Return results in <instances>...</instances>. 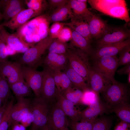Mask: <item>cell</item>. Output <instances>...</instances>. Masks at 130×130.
I'll return each instance as SVG.
<instances>
[{
	"mask_svg": "<svg viewBox=\"0 0 130 130\" xmlns=\"http://www.w3.org/2000/svg\"><path fill=\"white\" fill-rule=\"evenodd\" d=\"M91 7L104 14L129 22L130 18L126 2L124 0H89Z\"/></svg>",
	"mask_w": 130,
	"mask_h": 130,
	"instance_id": "obj_2",
	"label": "cell"
},
{
	"mask_svg": "<svg viewBox=\"0 0 130 130\" xmlns=\"http://www.w3.org/2000/svg\"><path fill=\"white\" fill-rule=\"evenodd\" d=\"M65 54L71 67L82 77L88 84L90 72L92 68L89 55L70 45Z\"/></svg>",
	"mask_w": 130,
	"mask_h": 130,
	"instance_id": "obj_3",
	"label": "cell"
},
{
	"mask_svg": "<svg viewBox=\"0 0 130 130\" xmlns=\"http://www.w3.org/2000/svg\"><path fill=\"white\" fill-rule=\"evenodd\" d=\"M7 104L3 105L2 107L0 109V124L5 110Z\"/></svg>",
	"mask_w": 130,
	"mask_h": 130,
	"instance_id": "obj_49",
	"label": "cell"
},
{
	"mask_svg": "<svg viewBox=\"0 0 130 130\" xmlns=\"http://www.w3.org/2000/svg\"><path fill=\"white\" fill-rule=\"evenodd\" d=\"M128 81L129 84L130 83V73L128 75Z\"/></svg>",
	"mask_w": 130,
	"mask_h": 130,
	"instance_id": "obj_51",
	"label": "cell"
},
{
	"mask_svg": "<svg viewBox=\"0 0 130 130\" xmlns=\"http://www.w3.org/2000/svg\"><path fill=\"white\" fill-rule=\"evenodd\" d=\"M92 68L108 77L112 82L115 80L114 76L118 66L116 56H104L93 59Z\"/></svg>",
	"mask_w": 130,
	"mask_h": 130,
	"instance_id": "obj_8",
	"label": "cell"
},
{
	"mask_svg": "<svg viewBox=\"0 0 130 130\" xmlns=\"http://www.w3.org/2000/svg\"><path fill=\"white\" fill-rule=\"evenodd\" d=\"M48 5L51 10L53 11L56 9L67 4L68 0H48Z\"/></svg>",
	"mask_w": 130,
	"mask_h": 130,
	"instance_id": "obj_42",
	"label": "cell"
},
{
	"mask_svg": "<svg viewBox=\"0 0 130 130\" xmlns=\"http://www.w3.org/2000/svg\"><path fill=\"white\" fill-rule=\"evenodd\" d=\"M32 114L30 110L28 113L22 118L20 122L21 124L26 127L32 123Z\"/></svg>",
	"mask_w": 130,
	"mask_h": 130,
	"instance_id": "obj_45",
	"label": "cell"
},
{
	"mask_svg": "<svg viewBox=\"0 0 130 130\" xmlns=\"http://www.w3.org/2000/svg\"><path fill=\"white\" fill-rule=\"evenodd\" d=\"M56 103L71 122L79 121V116L81 111L75 106L76 104L65 98L56 89L55 95Z\"/></svg>",
	"mask_w": 130,
	"mask_h": 130,
	"instance_id": "obj_16",
	"label": "cell"
},
{
	"mask_svg": "<svg viewBox=\"0 0 130 130\" xmlns=\"http://www.w3.org/2000/svg\"><path fill=\"white\" fill-rule=\"evenodd\" d=\"M65 23L60 22L53 23L49 28V36L52 39L57 38L61 30L65 26Z\"/></svg>",
	"mask_w": 130,
	"mask_h": 130,
	"instance_id": "obj_39",
	"label": "cell"
},
{
	"mask_svg": "<svg viewBox=\"0 0 130 130\" xmlns=\"http://www.w3.org/2000/svg\"><path fill=\"white\" fill-rule=\"evenodd\" d=\"M111 109V108L106 103L102 102L99 99L81 111L79 116V121L94 120L99 115H101L104 113L112 112Z\"/></svg>",
	"mask_w": 130,
	"mask_h": 130,
	"instance_id": "obj_13",
	"label": "cell"
},
{
	"mask_svg": "<svg viewBox=\"0 0 130 130\" xmlns=\"http://www.w3.org/2000/svg\"><path fill=\"white\" fill-rule=\"evenodd\" d=\"M42 130H51L48 125H46Z\"/></svg>",
	"mask_w": 130,
	"mask_h": 130,
	"instance_id": "obj_50",
	"label": "cell"
},
{
	"mask_svg": "<svg viewBox=\"0 0 130 130\" xmlns=\"http://www.w3.org/2000/svg\"><path fill=\"white\" fill-rule=\"evenodd\" d=\"M112 120L110 117L103 116L96 119L92 130H110Z\"/></svg>",
	"mask_w": 130,
	"mask_h": 130,
	"instance_id": "obj_34",
	"label": "cell"
},
{
	"mask_svg": "<svg viewBox=\"0 0 130 130\" xmlns=\"http://www.w3.org/2000/svg\"><path fill=\"white\" fill-rule=\"evenodd\" d=\"M43 71L40 97L50 104H52L55 100L57 89L53 78V71L50 68L44 66Z\"/></svg>",
	"mask_w": 130,
	"mask_h": 130,
	"instance_id": "obj_10",
	"label": "cell"
},
{
	"mask_svg": "<svg viewBox=\"0 0 130 130\" xmlns=\"http://www.w3.org/2000/svg\"><path fill=\"white\" fill-rule=\"evenodd\" d=\"M17 102L13 105L10 116L12 125L19 123L30 111L31 102L29 99L24 97L16 98Z\"/></svg>",
	"mask_w": 130,
	"mask_h": 130,
	"instance_id": "obj_17",
	"label": "cell"
},
{
	"mask_svg": "<svg viewBox=\"0 0 130 130\" xmlns=\"http://www.w3.org/2000/svg\"><path fill=\"white\" fill-rule=\"evenodd\" d=\"M83 92L82 91L73 85L61 94L65 98L77 104H80Z\"/></svg>",
	"mask_w": 130,
	"mask_h": 130,
	"instance_id": "obj_30",
	"label": "cell"
},
{
	"mask_svg": "<svg viewBox=\"0 0 130 130\" xmlns=\"http://www.w3.org/2000/svg\"><path fill=\"white\" fill-rule=\"evenodd\" d=\"M119 54L118 66L130 63V46L124 49Z\"/></svg>",
	"mask_w": 130,
	"mask_h": 130,
	"instance_id": "obj_38",
	"label": "cell"
},
{
	"mask_svg": "<svg viewBox=\"0 0 130 130\" xmlns=\"http://www.w3.org/2000/svg\"><path fill=\"white\" fill-rule=\"evenodd\" d=\"M43 63L44 66L53 71H62L65 68L68 62L65 54L48 53Z\"/></svg>",
	"mask_w": 130,
	"mask_h": 130,
	"instance_id": "obj_21",
	"label": "cell"
},
{
	"mask_svg": "<svg viewBox=\"0 0 130 130\" xmlns=\"http://www.w3.org/2000/svg\"><path fill=\"white\" fill-rule=\"evenodd\" d=\"M68 3L72 11L71 20H83L89 22L93 14L88 8L87 3L79 0H69Z\"/></svg>",
	"mask_w": 130,
	"mask_h": 130,
	"instance_id": "obj_20",
	"label": "cell"
},
{
	"mask_svg": "<svg viewBox=\"0 0 130 130\" xmlns=\"http://www.w3.org/2000/svg\"><path fill=\"white\" fill-rule=\"evenodd\" d=\"M112 83L108 77L95 71L92 68L88 84L90 89L99 94L104 92Z\"/></svg>",
	"mask_w": 130,
	"mask_h": 130,
	"instance_id": "obj_15",
	"label": "cell"
},
{
	"mask_svg": "<svg viewBox=\"0 0 130 130\" xmlns=\"http://www.w3.org/2000/svg\"><path fill=\"white\" fill-rule=\"evenodd\" d=\"M24 2L28 8L34 11L37 16L41 15L48 6L46 0H28Z\"/></svg>",
	"mask_w": 130,
	"mask_h": 130,
	"instance_id": "obj_31",
	"label": "cell"
},
{
	"mask_svg": "<svg viewBox=\"0 0 130 130\" xmlns=\"http://www.w3.org/2000/svg\"><path fill=\"white\" fill-rule=\"evenodd\" d=\"M129 31L119 27H108L97 42L98 48L103 46L120 42L129 38Z\"/></svg>",
	"mask_w": 130,
	"mask_h": 130,
	"instance_id": "obj_11",
	"label": "cell"
},
{
	"mask_svg": "<svg viewBox=\"0 0 130 130\" xmlns=\"http://www.w3.org/2000/svg\"><path fill=\"white\" fill-rule=\"evenodd\" d=\"M10 88L7 82L0 72V98L3 105L7 103L10 95Z\"/></svg>",
	"mask_w": 130,
	"mask_h": 130,
	"instance_id": "obj_35",
	"label": "cell"
},
{
	"mask_svg": "<svg viewBox=\"0 0 130 130\" xmlns=\"http://www.w3.org/2000/svg\"><path fill=\"white\" fill-rule=\"evenodd\" d=\"M63 71L73 86L83 92L90 89L84 78L71 67L69 63Z\"/></svg>",
	"mask_w": 130,
	"mask_h": 130,
	"instance_id": "obj_25",
	"label": "cell"
},
{
	"mask_svg": "<svg viewBox=\"0 0 130 130\" xmlns=\"http://www.w3.org/2000/svg\"><path fill=\"white\" fill-rule=\"evenodd\" d=\"M130 40L129 38L122 42L105 45L93 52L91 55L92 59L104 56H115L124 49L130 46Z\"/></svg>",
	"mask_w": 130,
	"mask_h": 130,
	"instance_id": "obj_18",
	"label": "cell"
},
{
	"mask_svg": "<svg viewBox=\"0 0 130 130\" xmlns=\"http://www.w3.org/2000/svg\"><path fill=\"white\" fill-rule=\"evenodd\" d=\"M12 125V130H26V127L21 124H19V123H16Z\"/></svg>",
	"mask_w": 130,
	"mask_h": 130,
	"instance_id": "obj_48",
	"label": "cell"
},
{
	"mask_svg": "<svg viewBox=\"0 0 130 130\" xmlns=\"http://www.w3.org/2000/svg\"><path fill=\"white\" fill-rule=\"evenodd\" d=\"M72 11L68 3L58 8L53 11L49 16L50 23L60 22L71 19Z\"/></svg>",
	"mask_w": 130,
	"mask_h": 130,
	"instance_id": "obj_26",
	"label": "cell"
},
{
	"mask_svg": "<svg viewBox=\"0 0 130 130\" xmlns=\"http://www.w3.org/2000/svg\"><path fill=\"white\" fill-rule=\"evenodd\" d=\"M53 39L48 36L30 47L20 57L19 62L22 64L34 68Z\"/></svg>",
	"mask_w": 130,
	"mask_h": 130,
	"instance_id": "obj_5",
	"label": "cell"
},
{
	"mask_svg": "<svg viewBox=\"0 0 130 130\" xmlns=\"http://www.w3.org/2000/svg\"><path fill=\"white\" fill-rule=\"evenodd\" d=\"M50 104L41 97H36L31 102L32 120L31 130H42L47 125Z\"/></svg>",
	"mask_w": 130,
	"mask_h": 130,
	"instance_id": "obj_4",
	"label": "cell"
},
{
	"mask_svg": "<svg viewBox=\"0 0 130 130\" xmlns=\"http://www.w3.org/2000/svg\"><path fill=\"white\" fill-rule=\"evenodd\" d=\"M102 93L106 104L112 107L124 102L129 101L127 85L115 80Z\"/></svg>",
	"mask_w": 130,
	"mask_h": 130,
	"instance_id": "obj_6",
	"label": "cell"
},
{
	"mask_svg": "<svg viewBox=\"0 0 130 130\" xmlns=\"http://www.w3.org/2000/svg\"><path fill=\"white\" fill-rule=\"evenodd\" d=\"M72 31L70 27L64 26L59 34L57 39L63 42H66L72 38Z\"/></svg>",
	"mask_w": 130,
	"mask_h": 130,
	"instance_id": "obj_41",
	"label": "cell"
},
{
	"mask_svg": "<svg viewBox=\"0 0 130 130\" xmlns=\"http://www.w3.org/2000/svg\"><path fill=\"white\" fill-rule=\"evenodd\" d=\"M88 23L92 37L96 39L102 37L108 27L106 23L95 14H93Z\"/></svg>",
	"mask_w": 130,
	"mask_h": 130,
	"instance_id": "obj_23",
	"label": "cell"
},
{
	"mask_svg": "<svg viewBox=\"0 0 130 130\" xmlns=\"http://www.w3.org/2000/svg\"><path fill=\"white\" fill-rule=\"evenodd\" d=\"M14 101V98H12L7 104L0 124V130H8L12 125L10 114Z\"/></svg>",
	"mask_w": 130,
	"mask_h": 130,
	"instance_id": "obj_33",
	"label": "cell"
},
{
	"mask_svg": "<svg viewBox=\"0 0 130 130\" xmlns=\"http://www.w3.org/2000/svg\"><path fill=\"white\" fill-rule=\"evenodd\" d=\"M99 99L98 94L89 89L83 91L80 104L88 106Z\"/></svg>",
	"mask_w": 130,
	"mask_h": 130,
	"instance_id": "obj_36",
	"label": "cell"
},
{
	"mask_svg": "<svg viewBox=\"0 0 130 130\" xmlns=\"http://www.w3.org/2000/svg\"><path fill=\"white\" fill-rule=\"evenodd\" d=\"M114 112L121 121L130 123V105L129 101L121 102L111 108Z\"/></svg>",
	"mask_w": 130,
	"mask_h": 130,
	"instance_id": "obj_28",
	"label": "cell"
},
{
	"mask_svg": "<svg viewBox=\"0 0 130 130\" xmlns=\"http://www.w3.org/2000/svg\"><path fill=\"white\" fill-rule=\"evenodd\" d=\"M22 1L20 0H0V7L3 10V19L8 21L23 9Z\"/></svg>",
	"mask_w": 130,
	"mask_h": 130,
	"instance_id": "obj_22",
	"label": "cell"
},
{
	"mask_svg": "<svg viewBox=\"0 0 130 130\" xmlns=\"http://www.w3.org/2000/svg\"><path fill=\"white\" fill-rule=\"evenodd\" d=\"M47 125L51 130H69L66 116L56 102L50 108Z\"/></svg>",
	"mask_w": 130,
	"mask_h": 130,
	"instance_id": "obj_12",
	"label": "cell"
},
{
	"mask_svg": "<svg viewBox=\"0 0 130 130\" xmlns=\"http://www.w3.org/2000/svg\"><path fill=\"white\" fill-rule=\"evenodd\" d=\"M96 119L84 122L71 121L69 125L71 130H92Z\"/></svg>",
	"mask_w": 130,
	"mask_h": 130,
	"instance_id": "obj_37",
	"label": "cell"
},
{
	"mask_svg": "<svg viewBox=\"0 0 130 130\" xmlns=\"http://www.w3.org/2000/svg\"><path fill=\"white\" fill-rule=\"evenodd\" d=\"M53 77L56 86L58 91H59L60 87L61 76V71H53Z\"/></svg>",
	"mask_w": 130,
	"mask_h": 130,
	"instance_id": "obj_44",
	"label": "cell"
},
{
	"mask_svg": "<svg viewBox=\"0 0 130 130\" xmlns=\"http://www.w3.org/2000/svg\"><path fill=\"white\" fill-rule=\"evenodd\" d=\"M9 86L16 98L25 97L30 94L31 89L25 81L17 82Z\"/></svg>",
	"mask_w": 130,
	"mask_h": 130,
	"instance_id": "obj_29",
	"label": "cell"
},
{
	"mask_svg": "<svg viewBox=\"0 0 130 130\" xmlns=\"http://www.w3.org/2000/svg\"><path fill=\"white\" fill-rule=\"evenodd\" d=\"M61 80L60 89L59 91L61 93L64 91L71 87L73 85L69 78L63 71H61Z\"/></svg>",
	"mask_w": 130,
	"mask_h": 130,
	"instance_id": "obj_40",
	"label": "cell"
},
{
	"mask_svg": "<svg viewBox=\"0 0 130 130\" xmlns=\"http://www.w3.org/2000/svg\"><path fill=\"white\" fill-rule=\"evenodd\" d=\"M89 22L81 20H71L70 22L65 23V25L84 37L90 43L92 37L90 32Z\"/></svg>",
	"mask_w": 130,
	"mask_h": 130,
	"instance_id": "obj_24",
	"label": "cell"
},
{
	"mask_svg": "<svg viewBox=\"0 0 130 130\" xmlns=\"http://www.w3.org/2000/svg\"><path fill=\"white\" fill-rule=\"evenodd\" d=\"M3 19V15L2 13L0 12V20Z\"/></svg>",
	"mask_w": 130,
	"mask_h": 130,
	"instance_id": "obj_52",
	"label": "cell"
},
{
	"mask_svg": "<svg viewBox=\"0 0 130 130\" xmlns=\"http://www.w3.org/2000/svg\"><path fill=\"white\" fill-rule=\"evenodd\" d=\"M8 56L6 45L0 35V61L7 60Z\"/></svg>",
	"mask_w": 130,
	"mask_h": 130,
	"instance_id": "obj_43",
	"label": "cell"
},
{
	"mask_svg": "<svg viewBox=\"0 0 130 130\" xmlns=\"http://www.w3.org/2000/svg\"><path fill=\"white\" fill-rule=\"evenodd\" d=\"M36 16V14L32 10L23 9L10 20L0 25V26L7 27L12 30L18 29L31 19Z\"/></svg>",
	"mask_w": 130,
	"mask_h": 130,
	"instance_id": "obj_19",
	"label": "cell"
},
{
	"mask_svg": "<svg viewBox=\"0 0 130 130\" xmlns=\"http://www.w3.org/2000/svg\"><path fill=\"white\" fill-rule=\"evenodd\" d=\"M69 47L66 42L62 41L57 38L54 39L48 49V53L58 54H65Z\"/></svg>",
	"mask_w": 130,
	"mask_h": 130,
	"instance_id": "obj_32",
	"label": "cell"
},
{
	"mask_svg": "<svg viewBox=\"0 0 130 130\" xmlns=\"http://www.w3.org/2000/svg\"><path fill=\"white\" fill-rule=\"evenodd\" d=\"M71 29L72 36L70 45L80 49L88 55H91L92 51L90 43L83 36Z\"/></svg>",
	"mask_w": 130,
	"mask_h": 130,
	"instance_id": "obj_27",
	"label": "cell"
},
{
	"mask_svg": "<svg viewBox=\"0 0 130 130\" xmlns=\"http://www.w3.org/2000/svg\"><path fill=\"white\" fill-rule=\"evenodd\" d=\"M0 35L6 45L16 52L24 53L32 46L23 41L16 33L11 34L0 26Z\"/></svg>",
	"mask_w": 130,
	"mask_h": 130,
	"instance_id": "obj_14",
	"label": "cell"
},
{
	"mask_svg": "<svg viewBox=\"0 0 130 130\" xmlns=\"http://www.w3.org/2000/svg\"><path fill=\"white\" fill-rule=\"evenodd\" d=\"M50 23L49 15H41L17 29L16 32L24 42L31 46L48 36Z\"/></svg>",
	"mask_w": 130,
	"mask_h": 130,
	"instance_id": "obj_1",
	"label": "cell"
},
{
	"mask_svg": "<svg viewBox=\"0 0 130 130\" xmlns=\"http://www.w3.org/2000/svg\"><path fill=\"white\" fill-rule=\"evenodd\" d=\"M21 66L19 62L7 60L0 61V72L9 85L25 81L22 72Z\"/></svg>",
	"mask_w": 130,
	"mask_h": 130,
	"instance_id": "obj_7",
	"label": "cell"
},
{
	"mask_svg": "<svg viewBox=\"0 0 130 130\" xmlns=\"http://www.w3.org/2000/svg\"><path fill=\"white\" fill-rule=\"evenodd\" d=\"M114 130H130V123L121 121L115 126Z\"/></svg>",
	"mask_w": 130,
	"mask_h": 130,
	"instance_id": "obj_46",
	"label": "cell"
},
{
	"mask_svg": "<svg viewBox=\"0 0 130 130\" xmlns=\"http://www.w3.org/2000/svg\"><path fill=\"white\" fill-rule=\"evenodd\" d=\"M21 70L24 79L33 91L36 97H40L43 71H38L35 69L22 64Z\"/></svg>",
	"mask_w": 130,
	"mask_h": 130,
	"instance_id": "obj_9",
	"label": "cell"
},
{
	"mask_svg": "<svg viewBox=\"0 0 130 130\" xmlns=\"http://www.w3.org/2000/svg\"></svg>",
	"mask_w": 130,
	"mask_h": 130,
	"instance_id": "obj_54",
	"label": "cell"
},
{
	"mask_svg": "<svg viewBox=\"0 0 130 130\" xmlns=\"http://www.w3.org/2000/svg\"><path fill=\"white\" fill-rule=\"evenodd\" d=\"M120 75H127L130 73V63L125 65V66L116 71Z\"/></svg>",
	"mask_w": 130,
	"mask_h": 130,
	"instance_id": "obj_47",
	"label": "cell"
},
{
	"mask_svg": "<svg viewBox=\"0 0 130 130\" xmlns=\"http://www.w3.org/2000/svg\"><path fill=\"white\" fill-rule=\"evenodd\" d=\"M3 105V103L1 99L0 98V109L2 107Z\"/></svg>",
	"mask_w": 130,
	"mask_h": 130,
	"instance_id": "obj_53",
	"label": "cell"
}]
</instances>
